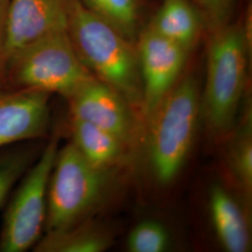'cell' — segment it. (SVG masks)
<instances>
[{"label":"cell","instance_id":"obj_1","mask_svg":"<svg viewBox=\"0 0 252 252\" xmlns=\"http://www.w3.org/2000/svg\"><path fill=\"white\" fill-rule=\"evenodd\" d=\"M66 30L76 53L93 76L141 111L142 81L135 44L80 0H72Z\"/></svg>","mask_w":252,"mask_h":252},{"label":"cell","instance_id":"obj_2","mask_svg":"<svg viewBox=\"0 0 252 252\" xmlns=\"http://www.w3.org/2000/svg\"><path fill=\"white\" fill-rule=\"evenodd\" d=\"M200 106L198 81L188 74L177 81L146 121L148 163L158 184H170L182 169L194 140Z\"/></svg>","mask_w":252,"mask_h":252},{"label":"cell","instance_id":"obj_3","mask_svg":"<svg viewBox=\"0 0 252 252\" xmlns=\"http://www.w3.org/2000/svg\"><path fill=\"white\" fill-rule=\"evenodd\" d=\"M241 20L211 33L201 114L212 136L221 138L234 128L248 81L249 56Z\"/></svg>","mask_w":252,"mask_h":252},{"label":"cell","instance_id":"obj_4","mask_svg":"<svg viewBox=\"0 0 252 252\" xmlns=\"http://www.w3.org/2000/svg\"><path fill=\"white\" fill-rule=\"evenodd\" d=\"M95 78L81 62L66 28L49 33L9 55L1 86L58 94L67 99Z\"/></svg>","mask_w":252,"mask_h":252},{"label":"cell","instance_id":"obj_5","mask_svg":"<svg viewBox=\"0 0 252 252\" xmlns=\"http://www.w3.org/2000/svg\"><path fill=\"white\" fill-rule=\"evenodd\" d=\"M114 174L115 168L92 165L71 142L59 149L48 185L44 233L91 219L114 188Z\"/></svg>","mask_w":252,"mask_h":252},{"label":"cell","instance_id":"obj_6","mask_svg":"<svg viewBox=\"0 0 252 252\" xmlns=\"http://www.w3.org/2000/svg\"><path fill=\"white\" fill-rule=\"evenodd\" d=\"M59 131L52 132L36 162L12 190L0 229V252H25L36 246L45 231L47 194L59 150Z\"/></svg>","mask_w":252,"mask_h":252},{"label":"cell","instance_id":"obj_7","mask_svg":"<svg viewBox=\"0 0 252 252\" xmlns=\"http://www.w3.org/2000/svg\"><path fill=\"white\" fill-rule=\"evenodd\" d=\"M135 48L142 81L141 114L147 121L180 80L189 52L148 27L141 29Z\"/></svg>","mask_w":252,"mask_h":252},{"label":"cell","instance_id":"obj_8","mask_svg":"<svg viewBox=\"0 0 252 252\" xmlns=\"http://www.w3.org/2000/svg\"><path fill=\"white\" fill-rule=\"evenodd\" d=\"M69 116L78 118L117 136L130 149L140 134L132 108L118 92L93 78L67 99Z\"/></svg>","mask_w":252,"mask_h":252},{"label":"cell","instance_id":"obj_9","mask_svg":"<svg viewBox=\"0 0 252 252\" xmlns=\"http://www.w3.org/2000/svg\"><path fill=\"white\" fill-rule=\"evenodd\" d=\"M51 95L0 86V149L49 138L52 134Z\"/></svg>","mask_w":252,"mask_h":252},{"label":"cell","instance_id":"obj_10","mask_svg":"<svg viewBox=\"0 0 252 252\" xmlns=\"http://www.w3.org/2000/svg\"><path fill=\"white\" fill-rule=\"evenodd\" d=\"M71 3L72 0H9L6 14L7 60L22 47L66 28Z\"/></svg>","mask_w":252,"mask_h":252},{"label":"cell","instance_id":"obj_11","mask_svg":"<svg viewBox=\"0 0 252 252\" xmlns=\"http://www.w3.org/2000/svg\"><path fill=\"white\" fill-rule=\"evenodd\" d=\"M147 27L189 53L196 44L205 24L192 1L162 0L161 7Z\"/></svg>","mask_w":252,"mask_h":252},{"label":"cell","instance_id":"obj_12","mask_svg":"<svg viewBox=\"0 0 252 252\" xmlns=\"http://www.w3.org/2000/svg\"><path fill=\"white\" fill-rule=\"evenodd\" d=\"M70 142L92 165L115 168L126 159L129 148L107 131L81 119L69 116Z\"/></svg>","mask_w":252,"mask_h":252},{"label":"cell","instance_id":"obj_13","mask_svg":"<svg viewBox=\"0 0 252 252\" xmlns=\"http://www.w3.org/2000/svg\"><path fill=\"white\" fill-rule=\"evenodd\" d=\"M209 210L219 241L229 252H247L251 248L250 231L243 212L221 185L212 187Z\"/></svg>","mask_w":252,"mask_h":252},{"label":"cell","instance_id":"obj_14","mask_svg":"<svg viewBox=\"0 0 252 252\" xmlns=\"http://www.w3.org/2000/svg\"><path fill=\"white\" fill-rule=\"evenodd\" d=\"M113 243L105 226L91 219L61 230L46 232L33 248L35 252H102Z\"/></svg>","mask_w":252,"mask_h":252},{"label":"cell","instance_id":"obj_15","mask_svg":"<svg viewBox=\"0 0 252 252\" xmlns=\"http://www.w3.org/2000/svg\"><path fill=\"white\" fill-rule=\"evenodd\" d=\"M40 140L24 141L0 149V209L6 206L19 181L36 162Z\"/></svg>","mask_w":252,"mask_h":252},{"label":"cell","instance_id":"obj_16","mask_svg":"<svg viewBox=\"0 0 252 252\" xmlns=\"http://www.w3.org/2000/svg\"><path fill=\"white\" fill-rule=\"evenodd\" d=\"M92 12L105 20L135 44L141 31L140 0H80Z\"/></svg>","mask_w":252,"mask_h":252},{"label":"cell","instance_id":"obj_17","mask_svg":"<svg viewBox=\"0 0 252 252\" xmlns=\"http://www.w3.org/2000/svg\"><path fill=\"white\" fill-rule=\"evenodd\" d=\"M227 167L235 184L247 196L252 190V111L247 110L227 149Z\"/></svg>","mask_w":252,"mask_h":252},{"label":"cell","instance_id":"obj_18","mask_svg":"<svg viewBox=\"0 0 252 252\" xmlns=\"http://www.w3.org/2000/svg\"><path fill=\"white\" fill-rule=\"evenodd\" d=\"M169 245V234L160 222L145 220L131 231L127 249L131 252H165Z\"/></svg>","mask_w":252,"mask_h":252},{"label":"cell","instance_id":"obj_19","mask_svg":"<svg viewBox=\"0 0 252 252\" xmlns=\"http://www.w3.org/2000/svg\"><path fill=\"white\" fill-rule=\"evenodd\" d=\"M210 33L230 23L236 0H192Z\"/></svg>","mask_w":252,"mask_h":252},{"label":"cell","instance_id":"obj_20","mask_svg":"<svg viewBox=\"0 0 252 252\" xmlns=\"http://www.w3.org/2000/svg\"><path fill=\"white\" fill-rule=\"evenodd\" d=\"M9 0H0V86L7 62L6 51V14Z\"/></svg>","mask_w":252,"mask_h":252},{"label":"cell","instance_id":"obj_21","mask_svg":"<svg viewBox=\"0 0 252 252\" xmlns=\"http://www.w3.org/2000/svg\"><path fill=\"white\" fill-rule=\"evenodd\" d=\"M190 1H192V0H190Z\"/></svg>","mask_w":252,"mask_h":252}]
</instances>
